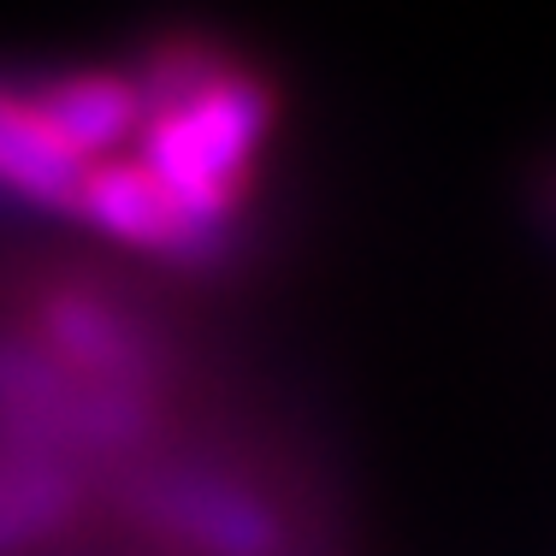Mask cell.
<instances>
[{"instance_id":"6da1fadb","label":"cell","mask_w":556,"mask_h":556,"mask_svg":"<svg viewBox=\"0 0 556 556\" xmlns=\"http://www.w3.org/2000/svg\"><path fill=\"white\" fill-rule=\"evenodd\" d=\"M273 125V96L237 65L178 60L161 89V113L142 130L137 166L166 190L207 243H231V214L249 184L261 137Z\"/></svg>"},{"instance_id":"7a4b0ae2","label":"cell","mask_w":556,"mask_h":556,"mask_svg":"<svg viewBox=\"0 0 556 556\" xmlns=\"http://www.w3.org/2000/svg\"><path fill=\"white\" fill-rule=\"evenodd\" d=\"M42 326L65 374L89 379V386H125V391L149 386L154 343L142 338V326L118 302L96 296V290H60V296L42 302Z\"/></svg>"},{"instance_id":"3957f363","label":"cell","mask_w":556,"mask_h":556,"mask_svg":"<svg viewBox=\"0 0 556 556\" xmlns=\"http://www.w3.org/2000/svg\"><path fill=\"white\" fill-rule=\"evenodd\" d=\"M149 509L172 521L190 545L214 556H273L278 551V521L255 492L214 473H166L149 492Z\"/></svg>"},{"instance_id":"277c9868","label":"cell","mask_w":556,"mask_h":556,"mask_svg":"<svg viewBox=\"0 0 556 556\" xmlns=\"http://www.w3.org/2000/svg\"><path fill=\"white\" fill-rule=\"evenodd\" d=\"M30 108L72 161L96 166V154H108L113 142H125L137 130L142 89L113 72H77V77H54V84L30 89Z\"/></svg>"},{"instance_id":"5b68a950","label":"cell","mask_w":556,"mask_h":556,"mask_svg":"<svg viewBox=\"0 0 556 556\" xmlns=\"http://www.w3.org/2000/svg\"><path fill=\"white\" fill-rule=\"evenodd\" d=\"M84 178H89V166L72 161L48 137L30 96H7L0 89V190L24 195V202H42V207H60V214H77Z\"/></svg>"},{"instance_id":"8992f818","label":"cell","mask_w":556,"mask_h":556,"mask_svg":"<svg viewBox=\"0 0 556 556\" xmlns=\"http://www.w3.org/2000/svg\"><path fill=\"white\" fill-rule=\"evenodd\" d=\"M77 503V480L36 456L0 462V556L24 551L36 533H48L65 521V509Z\"/></svg>"},{"instance_id":"52a82bcc","label":"cell","mask_w":556,"mask_h":556,"mask_svg":"<svg viewBox=\"0 0 556 556\" xmlns=\"http://www.w3.org/2000/svg\"><path fill=\"white\" fill-rule=\"evenodd\" d=\"M551 225H556V190H551Z\"/></svg>"}]
</instances>
